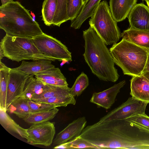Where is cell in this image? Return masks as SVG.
<instances>
[{
    "label": "cell",
    "mask_w": 149,
    "mask_h": 149,
    "mask_svg": "<svg viewBox=\"0 0 149 149\" xmlns=\"http://www.w3.org/2000/svg\"><path fill=\"white\" fill-rule=\"evenodd\" d=\"M33 39L37 48L45 55L60 61H72L71 53L56 39L43 33Z\"/></svg>",
    "instance_id": "6"
},
{
    "label": "cell",
    "mask_w": 149,
    "mask_h": 149,
    "mask_svg": "<svg viewBox=\"0 0 149 149\" xmlns=\"http://www.w3.org/2000/svg\"><path fill=\"white\" fill-rule=\"evenodd\" d=\"M140 75L149 80V52L146 64Z\"/></svg>",
    "instance_id": "33"
},
{
    "label": "cell",
    "mask_w": 149,
    "mask_h": 149,
    "mask_svg": "<svg viewBox=\"0 0 149 149\" xmlns=\"http://www.w3.org/2000/svg\"><path fill=\"white\" fill-rule=\"evenodd\" d=\"M89 22L107 45L117 43L121 37L117 22L107 1L100 2Z\"/></svg>",
    "instance_id": "5"
},
{
    "label": "cell",
    "mask_w": 149,
    "mask_h": 149,
    "mask_svg": "<svg viewBox=\"0 0 149 149\" xmlns=\"http://www.w3.org/2000/svg\"><path fill=\"white\" fill-rule=\"evenodd\" d=\"M57 6V0H44L41 12L42 20L47 26L53 24V21Z\"/></svg>",
    "instance_id": "24"
},
{
    "label": "cell",
    "mask_w": 149,
    "mask_h": 149,
    "mask_svg": "<svg viewBox=\"0 0 149 149\" xmlns=\"http://www.w3.org/2000/svg\"><path fill=\"white\" fill-rule=\"evenodd\" d=\"M30 14L31 15L33 19L34 20H35L36 16L34 13L32 11H30Z\"/></svg>",
    "instance_id": "35"
},
{
    "label": "cell",
    "mask_w": 149,
    "mask_h": 149,
    "mask_svg": "<svg viewBox=\"0 0 149 149\" xmlns=\"http://www.w3.org/2000/svg\"><path fill=\"white\" fill-rule=\"evenodd\" d=\"M4 56L13 61L25 60H56L43 54L35 45L33 38L12 36L6 34L0 43Z\"/></svg>",
    "instance_id": "4"
},
{
    "label": "cell",
    "mask_w": 149,
    "mask_h": 149,
    "mask_svg": "<svg viewBox=\"0 0 149 149\" xmlns=\"http://www.w3.org/2000/svg\"><path fill=\"white\" fill-rule=\"evenodd\" d=\"M58 111V109L56 107L49 111L31 114L23 120L29 124L43 123L53 119Z\"/></svg>",
    "instance_id": "25"
},
{
    "label": "cell",
    "mask_w": 149,
    "mask_h": 149,
    "mask_svg": "<svg viewBox=\"0 0 149 149\" xmlns=\"http://www.w3.org/2000/svg\"><path fill=\"white\" fill-rule=\"evenodd\" d=\"M125 84L126 81L124 80L102 92L94 93L90 102L95 104L98 107H102L106 109H110L115 102L120 89Z\"/></svg>",
    "instance_id": "11"
},
{
    "label": "cell",
    "mask_w": 149,
    "mask_h": 149,
    "mask_svg": "<svg viewBox=\"0 0 149 149\" xmlns=\"http://www.w3.org/2000/svg\"><path fill=\"white\" fill-rule=\"evenodd\" d=\"M127 17L130 28L149 30V8L142 3L136 4Z\"/></svg>",
    "instance_id": "12"
},
{
    "label": "cell",
    "mask_w": 149,
    "mask_h": 149,
    "mask_svg": "<svg viewBox=\"0 0 149 149\" xmlns=\"http://www.w3.org/2000/svg\"><path fill=\"white\" fill-rule=\"evenodd\" d=\"M69 149L76 148L98 149L95 145L79 136L67 142Z\"/></svg>",
    "instance_id": "31"
},
{
    "label": "cell",
    "mask_w": 149,
    "mask_h": 149,
    "mask_svg": "<svg viewBox=\"0 0 149 149\" xmlns=\"http://www.w3.org/2000/svg\"><path fill=\"white\" fill-rule=\"evenodd\" d=\"M148 104L132 96L101 118L98 122L124 120L135 115L144 113Z\"/></svg>",
    "instance_id": "7"
},
{
    "label": "cell",
    "mask_w": 149,
    "mask_h": 149,
    "mask_svg": "<svg viewBox=\"0 0 149 149\" xmlns=\"http://www.w3.org/2000/svg\"><path fill=\"white\" fill-rule=\"evenodd\" d=\"M87 123L86 117L83 116L73 120L63 130L57 134L53 140L54 147L71 140L79 136Z\"/></svg>",
    "instance_id": "10"
},
{
    "label": "cell",
    "mask_w": 149,
    "mask_h": 149,
    "mask_svg": "<svg viewBox=\"0 0 149 149\" xmlns=\"http://www.w3.org/2000/svg\"><path fill=\"white\" fill-rule=\"evenodd\" d=\"M142 0L143 1H146V0Z\"/></svg>",
    "instance_id": "37"
},
{
    "label": "cell",
    "mask_w": 149,
    "mask_h": 149,
    "mask_svg": "<svg viewBox=\"0 0 149 149\" xmlns=\"http://www.w3.org/2000/svg\"><path fill=\"white\" fill-rule=\"evenodd\" d=\"M27 142L31 145L50 146L56 132L54 123L47 121L32 124L26 129Z\"/></svg>",
    "instance_id": "8"
},
{
    "label": "cell",
    "mask_w": 149,
    "mask_h": 149,
    "mask_svg": "<svg viewBox=\"0 0 149 149\" xmlns=\"http://www.w3.org/2000/svg\"><path fill=\"white\" fill-rule=\"evenodd\" d=\"M36 102L50 104L57 106L66 107L68 105H75L76 100L73 95L64 97H55L47 98L33 100Z\"/></svg>",
    "instance_id": "26"
},
{
    "label": "cell",
    "mask_w": 149,
    "mask_h": 149,
    "mask_svg": "<svg viewBox=\"0 0 149 149\" xmlns=\"http://www.w3.org/2000/svg\"><path fill=\"white\" fill-rule=\"evenodd\" d=\"M68 20L67 13V0H57V6L53 24L59 27Z\"/></svg>",
    "instance_id": "27"
},
{
    "label": "cell",
    "mask_w": 149,
    "mask_h": 149,
    "mask_svg": "<svg viewBox=\"0 0 149 149\" xmlns=\"http://www.w3.org/2000/svg\"><path fill=\"white\" fill-rule=\"evenodd\" d=\"M137 0H110L109 8L113 17L117 22L127 17L136 4Z\"/></svg>",
    "instance_id": "14"
},
{
    "label": "cell",
    "mask_w": 149,
    "mask_h": 149,
    "mask_svg": "<svg viewBox=\"0 0 149 149\" xmlns=\"http://www.w3.org/2000/svg\"><path fill=\"white\" fill-rule=\"evenodd\" d=\"M52 61L43 59L28 62L23 60L21 65L15 69L24 72L29 75L46 71L54 68L52 63Z\"/></svg>",
    "instance_id": "15"
},
{
    "label": "cell",
    "mask_w": 149,
    "mask_h": 149,
    "mask_svg": "<svg viewBox=\"0 0 149 149\" xmlns=\"http://www.w3.org/2000/svg\"><path fill=\"white\" fill-rule=\"evenodd\" d=\"M130 94L139 100L149 103V80L141 75L132 77Z\"/></svg>",
    "instance_id": "13"
},
{
    "label": "cell",
    "mask_w": 149,
    "mask_h": 149,
    "mask_svg": "<svg viewBox=\"0 0 149 149\" xmlns=\"http://www.w3.org/2000/svg\"><path fill=\"white\" fill-rule=\"evenodd\" d=\"M1 3L2 4L1 5L3 6L5 5L8 3L13 2L14 1L13 0H1Z\"/></svg>",
    "instance_id": "34"
},
{
    "label": "cell",
    "mask_w": 149,
    "mask_h": 149,
    "mask_svg": "<svg viewBox=\"0 0 149 149\" xmlns=\"http://www.w3.org/2000/svg\"><path fill=\"white\" fill-rule=\"evenodd\" d=\"M101 0H86L80 13L71 21L70 26L75 29H79L82 24L93 15Z\"/></svg>",
    "instance_id": "19"
},
{
    "label": "cell",
    "mask_w": 149,
    "mask_h": 149,
    "mask_svg": "<svg viewBox=\"0 0 149 149\" xmlns=\"http://www.w3.org/2000/svg\"><path fill=\"white\" fill-rule=\"evenodd\" d=\"M115 64L124 75H141L148 58L149 49L139 47L123 38L109 49Z\"/></svg>",
    "instance_id": "3"
},
{
    "label": "cell",
    "mask_w": 149,
    "mask_h": 149,
    "mask_svg": "<svg viewBox=\"0 0 149 149\" xmlns=\"http://www.w3.org/2000/svg\"><path fill=\"white\" fill-rule=\"evenodd\" d=\"M49 87L41 94L36 96L31 100L43 99L55 97L71 96V88L68 86H61L49 85Z\"/></svg>",
    "instance_id": "23"
},
{
    "label": "cell",
    "mask_w": 149,
    "mask_h": 149,
    "mask_svg": "<svg viewBox=\"0 0 149 149\" xmlns=\"http://www.w3.org/2000/svg\"><path fill=\"white\" fill-rule=\"evenodd\" d=\"M31 75L10 68L8 87L6 109L22 94L26 81Z\"/></svg>",
    "instance_id": "9"
},
{
    "label": "cell",
    "mask_w": 149,
    "mask_h": 149,
    "mask_svg": "<svg viewBox=\"0 0 149 149\" xmlns=\"http://www.w3.org/2000/svg\"><path fill=\"white\" fill-rule=\"evenodd\" d=\"M0 28L14 37L33 38L43 33L29 11L18 1L0 6Z\"/></svg>",
    "instance_id": "2"
},
{
    "label": "cell",
    "mask_w": 149,
    "mask_h": 149,
    "mask_svg": "<svg viewBox=\"0 0 149 149\" xmlns=\"http://www.w3.org/2000/svg\"><path fill=\"white\" fill-rule=\"evenodd\" d=\"M31 75L26 83L23 92L20 97L31 100L46 90L49 85L45 84Z\"/></svg>",
    "instance_id": "18"
},
{
    "label": "cell",
    "mask_w": 149,
    "mask_h": 149,
    "mask_svg": "<svg viewBox=\"0 0 149 149\" xmlns=\"http://www.w3.org/2000/svg\"><path fill=\"white\" fill-rule=\"evenodd\" d=\"M121 37L139 47L149 49V30L130 27L121 33Z\"/></svg>",
    "instance_id": "16"
},
{
    "label": "cell",
    "mask_w": 149,
    "mask_h": 149,
    "mask_svg": "<svg viewBox=\"0 0 149 149\" xmlns=\"http://www.w3.org/2000/svg\"><path fill=\"white\" fill-rule=\"evenodd\" d=\"M84 0H67V13L68 20L75 19L82 9Z\"/></svg>",
    "instance_id": "30"
},
{
    "label": "cell",
    "mask_w": 149,
    "mask_h": 149,
    "mask_svg": "<svg viewBox=\"0 0 149 149\" xmlns=\"http://www.w3.org/2000/svg\"><path fill=\"white\" fill-rule=\"evenodd\" d=\"M28 100L20 97L16 99L9 105L6 111L15 114L24 119L31 114Z\"/></svg>",
    "instance_id": "22"
},
{
    "label": "cell",
    "mask_w": 149,
    "mask_h": 149,
    "mask_svg": "<svg viewBox=\"0 0 149 149\" xmlns=\"http://www.w3.org/2000/svg\"><path fill=\"white\" fill-rule=\"evenodd\" d=\"M125 120L131 125L149 133V116L145 113L133 115Z\"/></svg>",
    "instance_id": "28"
},
{
    "label": "cell",
    "mask_w": 149,
    "mask_h": 149,
    "mask_svg": "<svg viewBox=\"0 0 149 149\" xmlns=\"http://www.w3.org/2000/svg\"><path fill=\"white\" fill-rule=\"evenodd\" d=\"M31 114L49 111L58 107L50 104L28 100Z\"/></svg>",
    "instance_id": "32"
},
{
    "label": "cell",
    "mask_w": 149,
    "mask_h": 149,
    "mask_svg": "<svg viewBox=\"0 0 149 149\" xmlns=\"http://www.w3.org/2000/svg\"><path fill=\"white\" fill-rule=\"evenodd\" d=\"M10 69L0 61V109L5 111Z\"/></svg>",
    "instance_id": "21"
},
{
    "label": "cell",
    "mask_w": 149,
    "mask_h": 149,
    "mask_svg": "<svg viewBox=\"0 0 149 149\" xmlns=\"http://www.w3.org/2000/svg\"><path fill=\"white\" fill-rule=\"evenodd\" d=\"M5 111L0 109V123L9 133H16L22 138H27L26 129H24L17 123Z\"/></svg>",
    "instance_id": "20"
},
{
    "label": "cell",
    "mask_w": 149,
    "mask_h": 149,
    "mask_svg": "<svg viewBox=\"0 0 149 149\" xmlns=\"http://www.w3.org/2000/svg\"><path fill=\"white\" fill-rule=\"evenodd\" d=\"M89 85V79L83 72L77 77L71 88V93L74 97L80 95Z\"/></svg>",
    "instance_id": "29"
},
{
    "label": "cell",
    "mask_w": 149,
    "mask_h": 149,
    "mask_svg": "<svg viewBox=\"0 0 149 149\" xmlns=\"http://www.w3.org/2000/svg\"><path fill=\"white\" fill-rule=\"evenodd\" d=\"M146 2L149 8V0H146Z\"/></svg>",
    "instance_id": "36"
},
{
    "label": "cell",
    "mask_w": 149,
    "mask_h": 149,
    "mask_svg": "<svg viewBox=\"0 0 149 149\" xmlns=\"http://www.w3.org/2000/svg\"><path fill=\"white\" fill-rule=\"evenodd\" d=\"M85 51L83 54L92 73L99 79L115 82L119 75L107 45L92 26L83 31Z\"/></svg>",
    "instance_id": "1"
},
{
    "label": "cell",
    "mask_w": 149,
    "mask_h": 149,
    "mask_svg": "<svg viewBox=\"0 0 149 149\" xmlns=\"http://www.w3.org/2000/svg\"><path fill=\"white\" fill-rule=\"evenodd\" d=\"M35 77L43 83L50 85L68 86L66 78L58 68H54L34 75Z\"/></svg>",
    "instance_id": "17"
}]
</instances>
